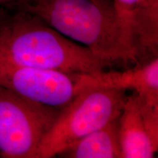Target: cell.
Returning a JSON list of instances; mask_svg holds the SVG:
<instances>
[{"label":"cell","instance_id":"obj_1","mask_svg":"<svg viewBox=\"0 0 158 158\" xmlns=\"http://www.w3.org/2000/svg\"><path fill=\"white\" fill-rule=\"evenodd\" d=\"M0 62L94 73L106 65L86 47L70 40L25 10L0 6Z\"/></svg>","mask_w":158,"mask_h":158},{"label":"cell","instance_id":"obj_2","mask_svg":"<svg viewBox=\"0 0 158 158\" xmlns=\"http://www.w3.org/2000/svg\"><path fill=\"white\" fill-rule=\"evenodd\" d=\"M17 8L86 47L106 67L132 65L122 46L113 0H24Z\"/></svg>","mask_w":158,"mask_h":158},{"label":"cell","instance_id":"obj_3","mask_svg":"<svg viewBox=\"0 0 158 158\" xmlns=\"http://www.w3.org/2000/svg\"><path fill=\"white\" fill-rule=\"evenodd\" d=\"M127 91L107 88L80 90L58 117L40 146L36 158L56 157L59 152L87 134L118 118Z\"/></svg>","mask_w":158,"mask_h":158},{"label":"cell","instance_id":"obj_4","mask_svg":"<svg viewBox=\"0 0 158 158\" xmlns=\"http://www.w3.org/2000/svg\"><path fill=\"white\" fill-rule=\"evenodd\" d=\"M60 110L0 86V157L36 158Z\"/></svg>","mask_w":158,"mask_h":158},{"label":"cell","instance_id":"obj_5","mask_svg":"<svg viewBox=\"0 0 158 158\" xmlns=\"http://www.w3.org/2000/svg\"><path fill=\"white\" fill-rule=\"evenodd\" d=\"M77 74L0 62V86L27 100L62 110L78 92Z\"/></svg>","mask_w":158,"mask_h":158},{"label":"cell","instance_id":"obj_6","mask_svg":"<svg viewBox=\"0 0 158 158\" xmlns=\"http://www.w3.org/2000/svg\"><path fill=\"white\" fill-rule=\"evenodd\" d=\"M122 158H152L158 150V105L135 92L127 95L118 118Z\"/></svg>","mask_w":158,"mask_h":158},{"label":"cell","instance_id":"obj_7","mask_svg":"<svg viewBox=\"0 0 158 158\" xmlns=\"http://www.w3.org/2000/svg\"><path fill=\"white\" fill-rule=\"evenodd\" d=\"M76 84L78 92L85 88L130 90L149 103L158 105V57L124 70L77 74Z\"/></svg>","mask_w":158,"mask_h":158},{"label":"cell","instance_id":"obj_8","mask_svg":"<svg viewBox=\"0 0 158 158\" xmlns=\"http://www.w3.org/2000/svg\"><path fill=\"white\" fill-rule=\"evenodd\" d=\"M56 156L64 158H122L118 118L77 140Z\"/></svg>","mask_w":158,"mask_h":158},{"label":"cell","instance_id":"obj_9","mask_svg":"<svg viewBox=\"0 0 158 158\" xmlns=\"http://www.w3.org/2000/svg\"><path fill=\"white\" fill-rule=\"evenodd\" d=\"M151 1L152 0H113L119 28L121 42L130 62L129 48L134 26L144 7Z\"/></svg>","mask_w":158,"mask_h":158},{"label":"cell","instance_id":"obj_10","mask_svg":"<svg viewBox=\"0 0 158 158\" xmlns=\"http://www.w3.org/2000/svg\"><path fill=\"white\" fill-rule=\"evenodd\" d=\"M23 0H0V6L17 7L21 5Z\"/></svg>","mask_w":158,"mask_h":158}]
</instances>
